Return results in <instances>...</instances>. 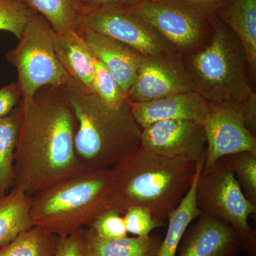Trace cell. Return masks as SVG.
<instances>
[{
    "mask_svg": "<svg viewBox=\"0 0 256 256\" xmlns=\"http://www.w3.org/2000/svg\"><path fill=\"white\" fill-rule=\"evenodd\" d=\"M58 236L34 226L0 250V256H54Z\"/></svg>",
    "mask_w": 256,
    "mask_h": 256,
    "instance_id": "obj_23",
    "label": "cell"
},
{
    "mask_svg": "<svg viewBox=\"0 0 256 256\" xmlns=\"http://www.w3.org/2000/svg\"><path fill=\"white\" fill-rule=\"evenodd\" d=\"M37 14L46 18L58 34L76 33L82 30V9L78 0H24Z\"/></svg>",
    "mask_w": 256,
    "mask_h": 256,
    "instance_id": "obj_21",
    "label": "cell"
},
{
    "mask_svg": "<svg viewBox=\"0 0 256 256\" xmlns=\"http://www.w3.org/2000/svg\"><path fill=\"white\" fill-rule=\"evenodd\" d=\"M5 56L18 72L16 84L23 99L31 98L42 87L62 86L70 77L56 54L53 30L37 13L25 26L18 44Z\"/></svg>",
    "mask_w": 256,
    "mask_h": 256,
    "instance_id": "obj_7",
    "label": "cell"
},
{
    "mask_svg": "<svg viewBox=\"0 0 256 256\" xmlns=\"http://www.w3.org/2000/svg\"><path fill=\"white\" fill-rule=\"evenodd\" d=\"M88 228L100 238L108 240L124 238L128 234L122 214L111 208L98 217Z\"/></svg>",
    "mask_w": 256,
    "mask_h": 256,
    "instance_id": "obj_28",
    "label": "cell"
},
{
    "mask_svg": "<svg viewBox=\"0 0 256 256\" xmlns=\"http://www.w3.org/2000/svg\"><path fill=\"white\" fill-rule=\"evenodd\" d=\"M80 34L94 56L105 66L128 94L146 56L122 42L88 28H82Z\"/></svg>",
    "mask_w": 256,
    "mask_h": 256,
    "instance_id": "obj_14",
    "label": "cell"
},
{
    "mask_svg": "<svg viewBox=\"0 0 256 256\" xmlns=\"http://www.w3.org/2000/svg\"><path fill=\"white\" fill-rule=\"evenodd\" d=\"M60 88L78 121L74 148L84 168L110 170L140 148L142 128L133 116L130 100L112 108L70 76Z\"/></svg>",
    "mask_w": 256,
    "mask_h": 256,
    "instance_id": "obj_2",
    "label": "cell"
},
{
    "mask_svg": "<svg viewBox=\"0 0 256 256\" xmlns=\"http://www.w3.org/2000/svg\"><path fill=\"white\" fill-rule=\"evenodd\" d=\"M110 171L114 180L111 210L124 214L130 207H143L164 222L190 190L196 163L169 159L139 148Z\"/></svg>",
    "mask_w": 256,
    "mask_h": 256,
    "instance_id": "obj_3",
    "label": "cell"
},
{
    "mask_svg": "<svg viewBox=\"0 0 256 256\" xmlns=\"http://www.w3.org/2000/svg\"><path fill=\"white\" fill-rule=\"evenodd\" d=\"M32 196L22 188H13L0 194V250L24 230L34 226Z\"/></svg>",
    "mask_w": 256,
    "mask_h": 256,
    "instance_id": "obj_19",
    "label": "cell"
},
{
    "mask_svg": "<svg viewBox=\"0 0 256 256\" xmlns=\"http://www.w3.org/2000/svg\"><path fill=\"white\" fill-rule=\"evenodd\" d=\"M206 21H214L229 0H164Z\"/></svg>",
    "mask_w": 256,
    "mask_h": 256,
    "instance_id": "obj_29",
    "label": "cell"
},
{
    "mask_svg": "<svg viewBox=\"0 0 256 256\" xmlns=\"http://www.w3.org/2000/svg\"><path fill=\"white\" fill-rule=\"evenodd\" d=\"M122 216L128 234L136 236L150 235L154 229L165 226L164 222L156 220L150 212L143 207H130Z\"/></svg>",
    "mask_w": 256,
    "mask_h": 256,
    "instance_id": "obj_27",
    "label": "cell"
},
{
    "mask_svg": "<svg viewBox=\"0 0 256 256\" xmlns=\"http://www.w3.org/2000/svg\"><path fill=\"white\" fill-rule=\"evenodd\" d=\"M131 110L142 129L168 120H186L203 124L208 114V102L198 92H192L138 104L131 102Z\"/></svg>",
    "mask_w": 256,
    "mask_h": 256,
    "instance_id": "obj_15",
    "label": "cell"
},
{
    "mask_svg": "<svg viewBox=\"0 0 256 256\" xmlns=\"http://www.w3.org/2000/svg\"><path fill=\"white\" fill-rule=\"evenodd\" d=\"M196 92L182 54L144 56L134 84L128 92L132 104Z\"/></svg>",
    "mask_w": 256,
    "mask_h": 256,
    "instance_id": "obj_12",
    "label": "cell"
},
{
    "mask_svg": "<svg viewBox=\"0 0 256 256\" xmlns=\"http://www.w3.org/2000/svg\"><path fill=\"white\" fill-rule=\"evenodd\" d=\"M134 1L136 0H78L82 6V12L84 10L92 9V8L110 6V5L126 6Z\"/></svg>",
    "mask_w": 256,
    "mask_h": 256,
    "instance_id": "obj_33",
    "label": "cell"
},
{
    "mask_svg": "<svg viewBox=\"0 0 256 256\" xmlns=\"http://www.w3.org/2000/svg\"><path fill=\"white\" fill-rule=\"evenodd\" d=\"M22 99L16 82H12L0 88V118L11 114Z\"/></svg>",
    "mask_w": 256,
    "mask_h": 256,
    "instance_id": "obj_31",
    "label": "cell"
},
{
    "mask_svg": "<svg viewBox=\"0 0 256 256\" xmlns=\"http://www.w3.org/2000/svg\"><path fill=\"white\" fill-rule=\"evenodd\" d=\"M36 14L24 0H0V31L10 32L20 40Z\"/></svg>",
    "mask_w": 256,
    "mask_h": 256,
    "instance_id": "obj_26",
    "label": "cell"
},
{
    "mask_svg": "<svg viewBox=\"0 0 256 256\" xmlns=\"http://www.w3.org/2000/svg\"><path fill=\"white\" fill-rule=\"evenodd\" d=\"M206 138L202 124L168 120L142 129L140 148L171 160L196 163L206 156Z\"/></svg>",
    "mask_w": 256,
    "mask_h": 256,
    "instance_id": "obj_11",
    "label": "cell"
},
{
    "mask_svg": "<svg viewBox=\"0 0 256 256\" xmlns=\"http://www.w3.org/2000/svg\"><path fill=\"white\" fill-rule=\"evenodd\" d=\"M18 112L0 118V194H6L14 186L15 151L18 142Z\"/></svg>",
    "mask_w": 256,
    "mask_h": 256,
    "instance_id": "obj_22",
    "label": "cell"
},
{
    "mask_svg": "<svg viewBox=\"0 0 256 256\" xmlns=\"http://www.w3.org/2000/svg\"><path fill=\"white\" fill-rule=\"evenodd\" d=\"M94 92L106 105L112 108H119L129 100L116 79L100 60L94 58Z\"/></svg>",
    "mask_w": 256,
    "mask_h": 256,
    "instance_id": "obj_25",
    "label": "cell"
},
{
    "mask_svg": "<svg viewBox=\"0 0 256 256\" xmlns=\"http://www.w3.org/2000/svg\"><path fill=\"white\" fill-rule=\"evenodd\" d=\"M182 58L196 92L207 102L244 101L254 92L245 50L218 18L205 43Z\"/></svg>",
    "mask_w": 256,
    "mask_h": 256,
    "instance_id": "obj_5",
    "label": "cell"
},
{
    "mask_svg": "<svg viewBox=\"0 0 256 256\" xmlns=\"http://www.w3.org/2000/svg\"><path fill=\"white\" fill-rule=\"evenodd\" d=\"M82 28L122 42L146 56L181 54L142 18L126 6L110 5L82 12Z\"/></svg>",
    "mask_w": 256,
    "mask_h": 256,
    "instance_id": "obj_8",
    "label": "cell"
},
{
    "mask_svg": "<svg viewBox=\"0 0 256 256\" xmlns=\"http://www.w3.org/2000/svg\"><path fill=\"white\" fill-rule=\"evenodd\" d=\"M185 233L178 256H238V234L228 224L202 213Z\"/></svg>",
    "mask_w": 256,
    "mask_h": 256,
    "instance_id": "obj_13",
    "label": "cell"
},
{
    "mask_svg": "<svg viewBox=\"0 0 256 256\" xmlns=\"http://www.w3.org/2000/svg\"><path fill=\"white\" fill-rule=\"evenodd\" d=\"M54 256H90L86 239V228L66 236L58 237Z\"/></svg>",
    "mask_w": 256,
    "mask_h": 256,
    "instance_id": "obj_30",
    "label": "cell"
},
{
    "mask_svg": "<svg viewBox=\"0 0 256 256\" xmlns=\"http://www.w3.org/2000/svg\"><path fill=\"white\" fill-rule=\"evenodd\" d=\"M197 206L202 213L228 224L238 234L240 249L256 256V230L248 218L256 214L254 205L244 194L235 174L222 158L212 168H203L196 188Z\"/></svg>",
    "mask_w": 256,
    "mask_h": 256,
    "instance_id": "obj_6",
    "label": "cell"
},
{
    "mask_svg": "<svg viewBox=\"0 0 256 256\" xmlns=\"http://www.w3.org/2000/svg\"><path fill=\"white\" fill-rule=\"evenodd\" d=\"M244 118L248 129L255 134L256 132V94L252 92L245 100L242 101Z\"/></svg>",
    "mask_w": 256,
    "mask_h": 256,
    "instance_id": "obj_32",
    "label": "cell"
},
{
    "mask_svg": "<svg viewBox=\"0 0 256 256\" xmlns=\"http://www.w3.org/2000/svg\"><path fill=\"white\" fill-rule=\"evenodd\" d=\"M114 180L110 170H80L32 196L34 225L58 236L90 226L110 210Z\"/></svg>",
    "mask_w": 256,
    "mask_h": 256,
    "instance_id": "obj_4",
    "label": "cell"
},
{
    "mask_svg": "<svg viewBox=\"0 0 256 256\" xmlns=\"http://www.w3.org/2000/svg\"><path fill=\"white\" fill-rule=\"evenodd\" d=\"M205 156H206L196 162L194 178L190 190L178 206L168 216L166 235L162 240L158 256H176L180 242L188 226L202 214L196 204V188L198 176L204 164Z\"/></svg>",
    "mask_w": 256,
    "mask_h": 256,
    "instance_id": "obj_18",
    "label": "cell"
},
{
    "mask_svg": "<svg viewBox=\"0 0 256 256\" xmlns=\"http://www.w3.org/2000/svg\"><path fill=\"white\" fill-rule=\"evenodd\" d=\"M218 18L234 32L246 56L252 82L256 76V0H229Z\"/></svg>",
    "mask_w": 256,
    "mask_h": 256,
    "instance_id": "obj_16",
    "label": "cell"
},
{
    "mask_svg": "<svg viewBox=\"0 0 256 256\" xmlns=\"http://www.w3.org/2000/svg\"><path fill=\"white\" fill-rule=\"evenodd\" d=\"M18 112L14 188L30 196L86 169L76 154L78 121L62 88L42 87L30 99L22 98Z\"/></svg>",
    "mask_w": 256,
    "mask_h": 256,
    "instance_id": "obj_1",
    "label": "cell"
},
{
    "mask_svg": "<svg viewBox=\"0 0 256 256\" xmlns=\"http://www.w3.org/2000/svg\"><path fill=\"white\" fill-rule=\"evenodd\" d=\"M90 256H158L162 239L156 235L104 239L86 228Z\"/></svg>",
    "mask_w": 256,
    "mask_h": 256,
    "instance_id": "obj_20",
    "label": "cell"
},
{
    "mask_svg": "<svg viewBox=\"0 0 256 256\" xmlns=\"http://www.w3.org/2000/svg\"><path fill=\"white\" fill-rule=\"evenodd\" d=\"M202 126L206 138L205 169L235 153L256 154V137L246 126L242 101L208 102V114Z\"/></svg>",
    "mask_w": 256,
    "mask_h": 256,
    "instance_id": "obj_10",
    "label": "cell"
},
{
    "mask_svg": "<svg viewBox=\"0 0 256 256\" xmlns=\"http://www.w3.org/2000/svg\"><path fill=\"white\" fill-rule=\"evenodd\" d=\"M127 8L149 24L182 55L208 40L213 22L206 21L164 0H136Z\"/></svg>",
    "mask_w": 256,
    "mask_h": 256,
    "instance_id": "obj_9",
    "label": "cell"
},
{
    "mask_svg": "<svg viewBox=\"0 0 256 256\" xmlns=\"http://www.w3.org/2000/svg\"><path fill=\"white\" fill-rule=\"evenodd\" d=\"M248 200L256 205V154L242 152L224 156Z\"/></svg>",
    "mask_w": 256,
    "mask_h": 256,
    "instance_id": "obj_24",
    "label": "cell"
},
{
    "mask_svg": "<svg viewBox=\"0 0 256 256\" xmlns=\"http://www.w3.org/2000/svg\"><path fill=\"white\" fill-rule=\"evenodd\" d=\"M56 54L62 66L72 78L94 92V56L80 34H58L54 32Z\"/></svg>",
    "mask_w": 256,
    "mask_h": 256,
    "instance_id": "obj_17",
    "label": "cell"
}]
</instances>
